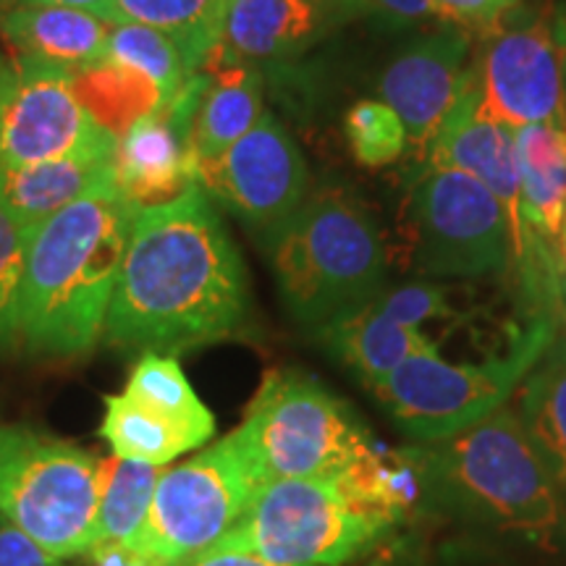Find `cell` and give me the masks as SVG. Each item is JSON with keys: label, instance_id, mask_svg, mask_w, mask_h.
<instances>
[{"label": "cell", "instance_id": "e0dca14e", "mask_svg": "<svg viewBox=\"0 0 566 566\" xmlns=\"http://www.w3.org/2000/svg\"><path fill=\"white\" fill-rule=\"evenodd\" d=\"M116 187L134 210L166 205L197 187L192 142L166 113L139 118L118 139Z\"/></svg>", "mask_w": 566, "mask_h": 566}, {"label": "cell", "instance_id": "52a82bcc", "mask_svg": "<svg viewBox=\"0 0 566 566\" xmlns=\"http://www.w3.org/2000/svg\"><path fill=\"white\" fill-rule=\"evenodd\" d=\"M101 459L27 424L0 428V514L59 558L95 546Z\"/></svg>", "mask_w": 566, "mask_h": 566}, {"label": "cell", "instance_id": "ab89813d", "mask_svg": "<svg viewBox=\"0 0 566 566\" xmlns=\"http://www.w3.org/2000/svg\"><path fill=\"white\" fill-rule=\"evenodd\" d=\"M558 254H562V268L566 275V212H564V223H562V237H558Z\"/></svg>", "mask_w": 566, "mask_h": 566}, {"label": "cell", "instance_id": "f35d334b", "mask_svg": "<svg viewBox=\"0 0 566 566\" xmlns=\"http://www.w3.org/2000/svg\"><path fill=\"white\" fill-rule=\"evenodd\" d=\"M11 87H13V66L11 61L6 59V53L0 51V132H3V116H6V105H9V97H11Z\"/></svg>", "mask_w": 566, "mask_h": 566}, {"label": "cell", "instance_id": "836d02e7", "mask_svg": "<svg viewBox=\"0 0 566 566\" xmlns=\"http://www.w3.org/2000/svg\"><path fill=\"white\" fill-rule=\"evenodd\" d=\"M363 17L375 19L384 30H409L438 19L436 0H357Z\"/></svg>", "mask_w": 566, "mask_h": 566}, {"label": "cell", "instance_id": "f546056e", "mask_svg": "<svg viewBox=\"0 0 566 566\" xmlns=\"http://www.w3.org/2000/svg\"><path fill=\"white\" fill-rule=\"evenodd\" d=\"M346 145L365 168L391 166L409 150L407 129L384 101H359L344 116Z\"/></svg>", "mask_w": 566, "mask_h": 566}, {"label": "cell", "instance_id": "ac0fdd59", "mask_svg": "<svg viewBox=\"0 0 566 566\" xmlns=\"http://www.w3.org/2000/svg\"><path fill=\"white\" fill-rule=\"evenodd\" d=\"M111 21L74 6H0V38L17 55L66 71L95 66L108 59Z\"/></svg>", "mask_w": 566, "mask_h": 566}, {"label": "cell", "instance_id": "cb8c5ba5", "mask_svg": "<svg viewBox=\"0 0 566 566\" xmlns=\"http://www.w3.org/2000/svg\"><path fill=\"white\" fill-rule=\"evenodd\" d=\"M71 87L92 118L122 139L139 118L163 108L158 84L145 74L116 61H101L95 66L71 71Z\"/></svg>", "mask_w": 566, "mask_h": 566}, {"label": "cell", "instance_id": "d6986e66", "mask_svg": "<svg viewBox=\"0 0 566 566\" xmlns=\"http://www.w3.org/2000/svg\"><path fill=\"white\" fill-rule=\"evenodd\" d=\"M522 216L537 254L564 273L558 237L566 212V126L530 124L514 129Z\"/></svg>", "mask_w": 566, "mask_h": 566}, {"label": "cell", "instance_id": "7a4b0ae2", "mask_svg": "<svg viewBox=\"0 0 566 566\" xmlns=\"http://www.w3.org/2000/svg\"><path fill=\"white\" fill-rule=\"evenodd\" d=\"M134 212L108 184L30 233L19 307V344L27 352L76 359L101 344Z\"/></svg>", "mask_w": 566, "mask_h": 566}, {"label": "cell", "instance_id": "2e32d148", "mask_svg": "<svg viewBox=\"0 0 566 566\" xmlns=\"http://www.w3.org/2000/svg\"><path fill=\"white\" fill-rule=\"evenodd\" d=\"M359 17L357 0H233L223 45L254 66L294 61Z\"/></svg>", "mask_w": 566, "mask_h": 566}, {"label": "cell", "instance_id": "4fadbf2b", "mask_svg": "<svg viewBox=\"0 0 566 566\" xmlns=\"http://www.w3.org/2000/svg\"><path fill=\"white\" fill-rule=\"evenodd\" d=\"M475 69V66H472ZM424 166L457 168L475 176L504 205L509 226H512L514 263L525 273L530 286L551 294L564 273L554 271L537 254L530 239L525 216H522L520 166H516V142L512 126L495 122L480 105V90L472 74L470 87L459 97L454 111L441 124V129L422 153Z\"/></svg>", "mask_w": 566, "mask_h": 566}, {"label": "cell", "instance_id": "74e56055", "mask_svg": "<svg viewBox=\"0 0 566 566\" xmlns=\"http://www.w3.org/2000/svg\"><path fill=\"white\" fill-rule=\"evenodd\" d=\"M38 6V3H53V6H74V9H84L97 13V17L111 21V3L113 0H0V6Z\"/></svg>", "mask_w": 566, "mask_h": 566}, {"label": "cell", "instance_id": "8992f818", "mask_svg": "<svg viewBox=\"0 0 566 566\" xmlns=\"http://www.w3.org/2000/svg\"><path fill=\"white\" fill-rule=\"evenodd\" d=\"M556 334V317L543 313L514 334L499 357L457 365L441 354H420L370 391L407 436L446 441L504 407Z\"/></svg>", "mask_w": 566, "mask_h": 566}, {"label": "cell", "instance_id": "6da1fadb", "mask_svg": "<svg viewBox=\"0 0 566 566\" xmlns=\"http://www.w3.org/2000/svg\"><path fill=\"white\" fill-rule=\"evenodd\" d=\"M247 317L244 260L200 184L134 212L105 342L139 354L189 352L237 336Z\"/></svg>", "mask_w": 566, "mask_h": 566}, {"label": "cell", "instance_id": "83f0119b", "mask_svg": "<svg viewBox=\"0 0 566 566\" xmlns=\"http://www.w3.org/2000/svg\"><path fill=\"white\" fill-rule=\"evenodd\" d=\"M124 394L134 396L158 415L168 417L181 430H187L189 436H195L200 446L208 443L216 433V417L195 394L192 384H189L174 354H142Z\"/></svg>", "mask_w": 566, "mask_h": 566}, {"label": "cell", "instance_id": "277c9868", "mask_svg": "<svg viewBox=\"0 0 566 566\" xmlns=\"http://www.w3.org/2000/svg\"><path fill=\"white\" fill-rule=\"evenodd\" d=\"M289 315L304 328L373 302L386 286V244L373 212L346 187H321L268 237Z\"/></svg>", "mask_w": 566, "mask_h": 566}, {"label": "cell", "instance_id": "ffe728a7", "mask_svg": "<svg viewBox=\"0 0 566 566\" xmlns=\"http://www.w3.org/2000/svg\"><path fill=\"white\" fill-rule=\"evenodd\" d=\"M116 184V153H82L32 166H0V205L27 233L69 205Z\"/></svg>", "mask_w": 566, "mask_h": 566}, {"label": "cell", "instance_id": "d590c367", "mask_svg": "<svg viewBox=\"0 0 566 566\" xmlns=\"http://www.w3.org/2000/svg\"><path fill=\"white\" fill-rule=\"evenodd\" d=\"M90 556L95 566H168L163 558L132 546V543H97Z\"/></svg>", "mask_w": 566, "mask_h": 566}, {"label": "cell", "instance_id": "484cf974", "mask_svg": "<svg viewBox=\"0 0 566 566\" xmlns=\"http://www.w3.org/2000/svg\"><path fill=\"white\" fill-rule=\"evenodd\" d=\"M520 388L530 436L551 472L566 480V334H556Z\"/></svg>", "mask_w": 566, "mask_h": 566}, {"label": "cell", "instance_id": "5bb4252c", "mask_svg": "<svg viewBox=\"0 0 566 566\" xmlns=\"http://www.w3.org/2000/svg\"><path fill=\"white\" fill-rule=\"evenodd\" d=\"M0 132V166H32L82 153H116L118 139L76 101L71 71L17 55Z\"/></svg>", "mask_w": 566, "mask_h": 566}, {"label": "cell", "instance_id": "9a60e30c", "mask_svg": "<svg viewBox=\"0 0 566 566\" xmlns=\"http://www.w3.org/2000/svg\"><path fill=\"white\" fill-rule=\"evenodd\" d=\"M475 38L441 21L436 32L401 48L380 71L378 95L407 129L409 150L422 155L470 87Z\"/></svg>", "mask_w": 566, "mask_h": 566}, {"label": "cell", "instance_id": "603a6c76", "mask_svg": "<svg viewBox=\"0 0 566 566\" xmlns=\"http://www.w3.org/2000/svg\"><path fill=\"white\" fill-rule=\"evenodd\" d=\"M231 0H113L111 24L134 21L168 34L192 71L223 42Z\"/></svg>", "mask_w": 566, "mask_h": 566}, {"label": "cell", "instance_id": "d4e9b609", "mask_svg": "<svg viewBox=\"0 0 566 566\" xmlns=\"http://www.w3.org/2000/svg\"><path fill=\"white\" fill-rule=\"evenodd\" d=\"M101 433L111 443L113 457L158 467H168L174 459L200 446L179 424L124 391L105 399Z\"/></svg>", "mask_w": 566, "mask_h": 566}, {"label": "cell", "instance_id": "8d00e7d4", "mask_svg": "<svg viewBox=\"0 0 566 566\" xmlns=\"http://www.w3.org/2000/svg\"><path fill=\"white\" fill-rule=\"evenodd\" d=\"M168 566H281V564L265 562V558H260L254 554H244V551L210 548V551H202V554L181 558V562H174Z\"/></svg>", "mask_w": 566, "mask_h": 566}, {"label": "cell", "instance_id": "e575fe53", "mask_svg": "<svg viewBox=\"0 0 566 566\" xmlns=\"http://www.w3.org/2000/svg\"><path fill=\"white\" fill-rule=\"evenodd\" d=\"M0 566H63V562L11 522H0Z\"/></svg>", "mask_w": 566, "mask_h": 566}, {"label": "cell", "instance_id": "ba28073f", "mask_svg": "<svg viewBox=\"0 0 566 566\" xmlns=\"http://www.w3.org/2000/svg\"><path fill=\"white\" fill-rule=\"evenodd\" d=\"M441 464L449 483L509 530L546 537L562 522L554 472L512 407L495 409L446 438Z\"/></svg>", "mask_w": 566, "mask_h": 566}, {"label": "cell", "instance_id": "7c38bea8", "mask_svg": "<svg viewBox=\"0 0 566 566\" xmlns=\"http://www.w3.org/2000/svg\"><path fill=\"white\" fill-rule=\"evenodd\" d=\"M197 184L210 200L265 237L313 192L300 145L271 111L229 150L197 163Z\"/></svg>", "mask_w": 566, "mask_h": 566}, {"label": "cell", "instance_id": "7402d4cb", "mask_svg": "<svg viewBox=\"0 0 566 566\" xmlns=\"http://www.w3.org/2000/svg\"><path fill=\"white\" fill-rule=\"evenodd\" d=\"M315 336L338 363L357 373L367 388L386 380L407 359L420 354H441L433 336L424 334L422 328L394 321L373 302L323 325Z\"/></svg>", "mask_w": 566, "mask_h": 566}, {"label": "cell", "instance_id": "d6a6232c", "mask_svg": "<svg viewBox=\"0 0 566 566\" xmlns=\"http://www.w3.org/2000/svg\"><path fill=\"white\" fill-rule=\"evenodd\" d=\"M520 6L522 0H436L438 19L470 32L472 38L493 30Z\"/></svg>", "mask_w": 566, "mask_h": 566}, {"label": "cell", "instance_id": "44dd1931", "mask_svg": "<svg viewBox=\"0 0 566 566\" xmlns=\"http://www.w3.org/2000/svg\"><path fill=\"white\" fill-rule=\"evenodd\" d=\"M210 74L192 126L195 168L200 160L218 158L263 116V74L250 61H239L229 48L218 45L202 63Z\"/></svg>", "mask_w": 566, "mask_h": 566}, {"label": "cell", "instance_id": "3957f363", "mask_svg": "<svg viewBox=\"0 0 566 566\" xmlns=\"http://www.w3.org/2000/svg\"><path fill=\"white\" fill-rule=\"evenodd\" d=\"M412 499V472L378 449L342 478L265 483L212 548L244 551L281 566H344L370 551Z\"/></svg>", "mask_w": 566, "mask_h": 566}, {"label": "cell", "instance_id": "60d3db41", "mask_svg": "<svg viewBox=\"0 0 566 566\" xmlns=\"http://www.w3.org/2000/svg\"><path fill=\"white\" fill-rule=\"evenodd\" d=\"M564 34H566V21H564Z\"/></svg>", "mask_w": 566, "mask_h": 566}, {"label": "cell", "instance_id": "4dcf8cb0", "mask_svg": "<svg viewBox=\"0 0 566 566\" xmlns=\"http://www.w3.org/2000/svg\"><path fill=\"white\" fill-rule=\"evenodd\" d=\"M30 233L0 205V349L19 346V307Z\"/></svg>", "mask_w": 566, "mask_h": 566}, {"label": "cell", "instance_id": "f1b7e54d", "mask_svg": "<svg viewBox=\"0 0 566 566\" xmlns=\"http://www.w3.org/2000/svg\"><path fill=\"white\" fill-rule=\"evenodd\" d=\"M105 61L137 69L147 80L158 84L163 108L179 95V90L195 74L184 61L179 45L168 34L153 30V27L134 24V21H122V24L111 27L108 59Z\"/></svg>", "mask_w": 566, "mask_h": 566}, {"label": "cell", "instance_id": "5b68a950", "mask_svg": "<svg viewBox=\"0 0 566 566\" xmlns=\"http://www.w3.org/2000/svg\"><path fill=\"white\" fill-rule=\"evenodd\" d=\"M229 436L260 488L275 480L342 478L378 451L352 409L300 370L268 373Z\"/></svg>", "mask_w": 566, "mask_h": 566}, {"label": "cell", "instance_id": "8fae6325", "mask_svg": "<svg viewBox=\"0 0 566 566\" xmlns=\"http://www.w3.org/2000/svg\"><path fill=\"white\" fill-rule=\"evenodd\" d=\"M472 51L480 105L495 122L566 126V34L548 13L516 9L480 34Z\"/></svg>", "mask_w": 566, "mask_h": 566}, {"label": "cell", "instance_id": "b9f144b4", "mask_svg": "<svg viewBox=\"0 0 566 566\" xmlns=\"http://www.w3.org/2000/svg\"><path fill=\"white\" fill-rule=\"evenodd\" d=\"M231 3H233V0H231Z\"/></svg>", "mask_w": 566, "mask_h": 566}, {"label": "cell", "instance_id": "4316f807", "mask_svg": "<svg viewBox=\"0 0 566 566\" xmlns=\"http://www.w3.org/2000/svg\"><path fill=\"white\" fill-rule=\"evenodd\" d=\"M166 467L129 462V459H103L101 493H97L95 546L97 543H132L145 527L155 495V485ZM92 546V548H95Z\"/></svg>", "mask_w": 566, "mask_h": 566}, {"label": "cell", "instance_id": "1f68e13d", "mask_svg": "<svg viewBox=\"0 0 566 566\" xmlns=\"http://www.w3.org/2000/svg\"><path fill=\"white\" fill-rule=\"evenodd\" d=\"M380 313H386L394 321L412 325V328H422L433 321H443V317H454V307L449 304V294L443 292L436 283H407V286L391 289V292H380L373 300Z\"/></svg>", "mask_w": 566, "mask_h": 566}, {"label": "cell", "instance_id": "9c48e42d", "mask_svg": "<svg viewBox=\"0 0 566 566\" xmlns=\"http://www.w3.org/2000/svg\"><path fill=\"white\" fill-rule=\"evenodd\" d=\"M415 265L433 279H485L514 263L504 205L457 168L424 166L407 195Z\"/></svg>", "mask_w": 566, "mask_h": 566}, {"label": "cell", "instance_id": "30bf717a", "mask_svg": "<svg viewBox=\"0 0 566 566\" xmlns=\"http://www.w3.org/2000/svg\"><path fill=\"white\" fill-rule=\"evenodd\" d=\"M258 491L242 451L223 436L189 462L163 470L150 514L132 546L166 564L202 554L237 527Z\"/></svg>", "mask_w": 566, "mask_h": 566}]
</instances>
